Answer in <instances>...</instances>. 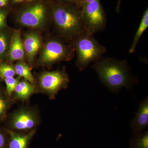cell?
<instances>
[{"mask_svg":"<svg viewBox=\"0 0 148 148\" xmlns=\"http://www.w3.org/2000/svg\"><path fill=\"white\" fill-rule=\"evenodd\" d=\"M99 79L111 92L117 93L122 88H130L137 83L126 60H119L112 57L102 58L92 65Z\"/></svg>","mask_w":148,"mask_h":148,"instance_id":"obj_1","label":"cell"},{"mask_svg":"<svg viewBox=\"0 0 148 148\" xmlns=\"http://www.w3.org/2000/svg\"><path fill=\"white\" fill-rule=\"evenodd\" d=\"M51 14L56 29L65 38L75 39L87 32L78 6L57 1L52 5Z\"/></svg>","mask_w":148,"mask_h":148,"instance_id":"obj_2","label":"cell"},{"mask_svg":"<svg viewBox=\"0 0 148 148\" xmlns=\"http://www.w3.org/2000/svg\"><path fill=\"white\" fill-rule=\"evenodd\" d=\"M87 32L75 39L74 47L77 53V66L82 71L91 63L99 60L106 53V48Z\"/></svg>","mask_w":148,"mask_h":148,"instance_id":"obj_3","label":"cell"},{"mask_svg":"<svg viewBox=\"0 0 148 148\" xmlns=\"http://www.w3.org/2000/svg\"><path fill=\"white\" fill-rule=\"evenodd\" d=\"M80 8L88 32L93 35L104 30L107 23V17L100 0L83 4Z\"/></svg>","mask_w":148,"mask_h":148,"instance_id":"obj_4","label":"cell"},{"mask_svg":"<svg viewBox=\"0 0 148 148\" xmlns=\"http://www.w3.org/2000/svg\"><path fill=\"white\" fill-rule=\"evenodd\" d=\"M45 4L38 2L27 6L18 14V23L24 27L41 28L44 26L47 17Z\"/></svg>","mask_w":148,"mask_h":148,"instance_id":"obj_5","label":"cell"},{"mask_svg":"<svg viewBox=\"0 0 148 148\" xmlns=\"http://www.w3.org/2000/svg\"><path fill=\"white\" fill-rule=\"evenodd\" d=\"M72 51L64 43L59 40H51L46 44L43 49L40 60L44 64H51L69 59Z\"/></svg>","mask_w":148,"mask_h":148,"instance_id":"obj_6","label":"cell"},{"mask_svg":"<svg viewBox=\"0 0 148 148\" xmlns=\"http://www.w3.org/2000/svg\"><path fill=\"white\" fill-rule=\"evenodd\" d=\"M69 82L64 71H56L44 73L40 78V84L43 90L51 95L67 86Z\"/></svg>","mask_w":148,"mask_h":148,"instance_id":"obj_7","label":"cell"},{"mask_svg":"<svg viewBox=\"0 0 148 148\" xmlns=\"http://www.w3.org/2000/svg\"><path fill=\"white\" fill-rule=\"evenodd\" d=\"M130 126L135 135L144 131L148 126V97L141 101L134 119L130 122Z\"/></svg>","mask_w":148,"mask_h":148,"instance_id":"obj_8","label":"cell"},{"mask_svg":"<svg viewBox=\"0 0 148 148\" xmlns=\"http://www.w3.org/2000/svg\"><path fill=\"white\" fill-rule=\"evenodd\" d=\"M9 58L11 61H21L25 56L24 43L21 39L20 32H14L9 48Z\"/></svg>","mask_w":148,"mask_h":148,"instance_id":"obj_9","label":"cell"},{"mask_svg":"<svg viewBox=\"0 0 148 148\" xmlns=\"http://www.w3.org/2000/svg\"><path fill=\"white\" fill-rule=\"evenodd\" d=\"M24 43L25 53L30 63L34 61L41 46L40 38L35 32L27 33L24 37Z\"/></svg>","mask_w":148,"mask_h":148,"instance_id":"obj_10","label":"cell"},{"mask_svg":"<svg viewBox=\"0 0 148 148\" xmlns=\"http://www.w3.org/2000/svg\"><path fill=\"white\" fill-rule=\"evenodd\" d=\"M36 121L34 116L27 112H21L14 117L12 124L18 130H27L34 127Z\"/></svg>","mask_w":148,"mask_h":148,"instance_id":"obj_11","label":"cell"},{"mask_svg":"<svg viewBox=\"0 0 148 148\" xmlns=\"http://www.w3.org/2000/svg\"><path fill=\"white\" fill-rule=\"evenodd\" d=\"M148 27V8H147L143 13L138 29L135 32V36L133 38V41L131 44V47L129 49L130 53H134L140 38L145 31L147 29Z\"/></svg>","mask_w":148,"mask_h":148,"instance_id":"obj_12","label":"cell"},{"mask_svg":"<svg viewBox=\"0 0 148 148\" xmlns=\"http://www.w3.org/2000/svg\"><path fill=\"white\" fill-rule=\"evenodd\" d=\"M10 140L9 148H27L32 135H21L15 132H10Z\"/></svg>","mask_w":148,"mask_h":148,"instance_id":"obj_13","label":"cell"},{"mask_svg":"<svg viewBox=\"0 0 148 148\" xmlns=\"http://www.w3.org/2000/svg\"><path fill=\"white\" fill-rule=\"evenodd\" d=\"M34 88L30 83L27 81L18 82L14 92L16 96L21 99H27L34 92Z\"/></svg>","mask_w":148,"mask_h":148,"instance_id":"obj_14","label":"cell"},{"mask_svg":"<svg viewBox=\"0 0 148 148\" xmlns=\"http://www.w3.org/2000/svg\"><path fill=\"white\" fill-rule=\"evenodd\" d=\"M14 69L16 74L24 78L25 80L30 83H34V77L27 64L21 62H18L15 64Z\"/></svg>","mask_w":148,"mask_h":148,"instance_id":"obj_15","label":"cell"},{"mask_svg":"<svg viewBox=\"0 0 148 148\" xmlns=\"http://www.w3.org/2000/svg\"><path fill=\"white\" fill-rule=\"evenodd\" d=\"M130 148H148V131H143L135 135L130 141Z\"/></svg>","mask_w":148,"mask_h":148,"instance_id":"obj_16","label":"cell"},{"mask_svg":"<svg viewBox=\"0 0 148 148\" xmlns=\"http://www.w3.org/2000/svg\"><path fill=\"white\" fill-rule=\"evenodd\" d=\"M9 36L5 33H0V60L6 55L10 45Z\"/></svg>","mask_w":148,"mask_h":148,"instance_id":"obj_17","label":"cell"},{"mask_svg":"<svg viewBox=\"0 0 148 148\" xmlns=\"http://www.w3.org/2000/svg\"><path fill=\"white\" fill-rule=\"evenodd\" d=\"M16 75L14 68L7 64H2L0 66V76L5 79L14 77Z\"/></svg>","mask_w":148,"mask_h":148,"instance_id":"obj_18","label":"cell"},{"mask_svg":"<svg viewBox=\"0 0 148 148\" xmlns=\"http://www.w3.org/2000/svg\"><path fill=\"white\" fill-rule=\"evenodd\" d=\"M4 79L8 93L9 95H11L12 92L14 91L16 85L19 82L18 80L14 77L7 78Z\"/></svg>","mask_w":148,"mask_h":148,"instance_id":"obj_19","label":"cell"},{"mask_svg":"<svg viewBox=\"0 0 148 148\" xmlns=\"http://www.w3.org/2000/svg\"><path fill=\"white\" fill-rule=\"evenodd\" d=\"M7 12L0 8V29L4 28L6 26Z\"/></svg>","mask_w":148,"mask_h":148,"instance_id":"obj_20","label":"cell"},{"mask_svg":"<svg viewBox=\"0 0 148 148\" xmlns=\"http://www.w3.org/2000/svg\"><path fill=\"white\" fill-rule=\"evenodd\" d=\"M6 108V104L5 101L0 97V115L3 113Z\"/></svg>","mask_w":148,"mask_h":148,"instance_id":"obj_21","label":"cell"},{"mask_svg":"<svg viewBox=\"0 0 148 148\" xmlns=\"http://www.w3.org/2000/svg\"><path fill=\"white\" fill-rule=\"evenodd\" d=\"M62 2L75 5L79 7V0H58Z\"/></svg>","mask_w":148,"mask_h":148,"instance_id":"obj_22","label":"cell"},{"mask_svg":"<svg viewBox=\"0 0 148 148\" xmlns=\"http://www.w3.org/2000/svg\"><path fill=\"white\" fill-rule=\"evenodd\" d=\"M5 144V139L1 133H0V148H2Z\"/></svg>","mask_w":148,"mask_h":148,"instance_id":"obj_23","label":"cell"},{"mask_svg":"<svg viewBox=\"0 0 148 148\" xmlns=\"http://www.w3.org/2000/svg\"><path fill=\"white\" fill-rule=\"evenodd\" d=\"M9 0H0V8L7 5Z\"/></svg>","mask_w":148,"mask_h":148,"instance_id":"obj_24","label":"cell"},{"mask_svg":"<svg viewBox=\"0 0 148 148\" xmlns=\"http://www.w3.org/2000/svg\"><path fill=\"white\" fill-rule=\"evenodd\" d=\"M96 1H97V0H79V7L82 5L83 4L92 2Z\"/></svg>","mask_w":148,"mask_h":148,"instance_id":"obj_25","label":"cell"},{"mask_svg":"<svg viewBox=\"0 0 148 148\" xmlns=\"http://www.w3.org/2000/svg\"><path fill=\"white\" fill-rule=\"evenodd\" d=\"M121 1V0H118V1L117 5L116 8V12H119Z\"/></svg>","mask_w":148,"mask_h":148,"instance_id":"obj_26","label":"cell"},{"mask_svg":"<svg viewBox=\"0 0 148 148\" xmlns=\"http://www.w3.org/2000/svg\"><path fill=\"white\" fill-rule=\"evenodd\" d=\"M24 1V0H12V2L14 3H16L21 2Z\"/></svg>","mask_w":148,"mask_h":148,"instance_id":"obj_27","label":"cell"},{"mask_svg":"<svg viewBox=\"0 0 148 148\" xmlns=\"http://www.w3.org/2000/svg\"><path fill=\"white\" fill-rule=\"evenodd\" d=\"M27 1H34V0H26Z\"/></svg>","mask_w":148,"mask_h":148,"instance_id":"obj_28","label":"cell"}]
</instances>
